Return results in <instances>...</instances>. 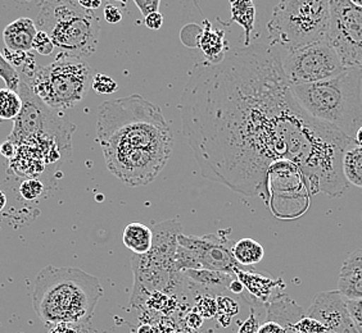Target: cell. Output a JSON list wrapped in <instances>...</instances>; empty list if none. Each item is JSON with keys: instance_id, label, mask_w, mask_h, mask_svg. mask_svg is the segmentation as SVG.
I'll use <instances>...</instances> for the list:
<instances>
[{"instance_id": "6da1fadb", "label": "cell", "mask_w": 362, "mask_h": 333, "mask_svg": "<svg viewBox=\"0 0 362 333\" xmlns=\"http://www.w3.org/2000/svg\"><path fill=\"white\" fill-rule=\"evenodd\" d=\"M180 113L203 177L238 194L262 196L267 169L279 160L300 166L311 195L337 198L349 188L341 163L355 140L296 103L276 47L252 44L217 64L195 63Z\"/></svg>"}, {"instance_id": "7a4b0ae2", "label": "cell", "mask_w": 362, "mask_h": 333, "mask_svg": "<svg viewBox=\"0 0 362 333\" xmlns=\"http://www.w3.org/2000/svg\"><path fill=\"white\" fill-rule=\"evenodd\" d=\"M97 140L108 171L132 188L153 182L174 149V132L160 107L139 94L99 107Z\"/></svg>"}, {"instance_id": "3957f363", "label": "cell", "mask_w": 362, "mask_h": 333, "mask_svg": "<svg viewBox=\"0 0 362 333\" xmlns=\"http://www.w3.org/2000/svg\"><path fill=\"white\" fill-rule=\"evenodd\" d=\"M103 287L95 276L80 268L48 265L37 273L33 291V308L49 326H90Z\"/></svg>"}, {"instance_id": "277c9868", "label": "cell", "mask_w": 362, "mask_h": 333, "mask_svg": "<svg viewBox=\"0 0 362 333\" xmlns=\"http://www.w3.org/2000/svg\"><path fill=\"white\" fill-rule=\"evenodd\" d=\"M289 90L308 116L355 140L362 127V70L347 68L334 78L293 85Z\"/></svg>"}, {"instance_id": "5b68a950", "label": "cell", "mask_w": 362, "mask_h": 333, "mask_svg": "<svg viewBox=\"0 0 362 333\" xmlns=\"http://www.w3.org/2000/svg\"><path fill=\"white\" fill-rule=\"evenodd\" d=\"M35 23L37 31L48 34L64 56L84 59L97 50L99 20L77 1H42Z\"/></svg>"}, {"instance_id": "8992f818", "label": "cell", "mask_w": 362, "mask_h": 333, "mask_svg": "<svg viewBox=\"0 0 362 333\" xmlns=\"http://www.w3.org/2000/svg\"><path fill=\"white\" fill-rule=\"evenodd\" d=\"M330 1L284 0L276 4L267 23L272 47L294 50L327 40Z\"/></svg>"}, {"instance_id": "52a82bcc", "label": "cell", "mask_w": 362, "mask_h": 333, "mask_svg": "<svg viewBox=\"0 0 362 333\" xmlns=\"http://www.w3.org/2000/svg\"><path fill=\"white\" fill-rule=\"evenodd\" d=\"M93 77V68L84 59L59 53L56 61L36 67L31 76L20 77V80L28 83L49 109L63 111L74 108L84 99Z\"/></svg>"}, {"instance_id": "ba28073f", "label": "cell", "mask_w": 362, "mask_h": 333, "mask_svg": "<svg viewBox=\"0 0 362 333\" xmlns=\"http://www.w3.org/2000/svg\"><path fill=\"white\" fill-rule=\"evenodd\" d=\"M262 199L281 219L303 214L310 204V191L300 166L289 160L272 163L266 174Z\"/></svg>"}, {"instance_id": "9c48e42d", "label": "cell", "mask_w": 362, "mask_h": 333, "mask_svg": "<svg viewBox=\"0 0 362 333\" xmlns=\"http://www.w3.org/2000/svg\"><path fill=\"white\" fill-rule=\"evenodd\" d=\"M280 52L281 68L289 86L327 81L347 70L327 40Z\"/></svg>"}, {"instance_id": "30bf717a", "label": "cell", "mask_w": 362, "mask_h": 333, "mask_svg": "<svg viewBox=\"0 0 362 333\" xmlns=\"http://www.w3.org/2000/svg\"><path fill=\"white\" fill-rule=\"evenodd\" d=\"M327 42L346 68L362 70V8L352 0L330 1Z\"/></svg>"}, {"instance_id": "8fae6325", "label": "cell", "mask_w": 362, "mask_h": 333, "mask_svg": "<svg viewBox=\"0 0 362 333\" xmlns=\"http://www.w3.org/2000/svg\"><path fill=\"white\" fill-rule=\"evenodd\" d=\"M177 243L193 253L199 270L235 276L238 270L242 268L233 257V243H230L228 235H225V231L206 236H185L181 234Z\"/></svg>"}, {"instance_id": "7c38bea8", "label": "cell", "mask_w": 362, "mask_h": 333, "mask_svg": "<svg viewBox=\"0 0 362 333\" xmlns=\"http://www.w3.org/2000/svg\"><path fill=\"white\" fill-rule=\"evenodd\" d=\"M307 317L319 320L330 333H360L347 308V298L338 290L320 292L307 310Z\"/></svg>"}, {"instance_id": "4fadbf2b", "label": "cell", "mask_w": 362, "mask_h": 333, "mask_svg": "<svg viewBox=\"0 0 362 333\" xmlns=\"http://www.w3.org/2000/svg\"><path fill=\"white\" fill-rule=\"evenodd\" d=\"M151 229L153 234V241L149 253L146 254V257L158 263L175 264L176 250L179 246L177 238L182 234V226L179 222V218L176 217L156 223Z\"/></svg>"}, {"instance_id": "5bb4252c", "label": "cell", "mask_w": 362, "mask_h": 333, "mask_svg": "<svg viewBox=\"0 0 362 333\" xmlns=\"http://www.w3.org/2000/svg\"><path fill=\"white\" fill-rule=\"evenodd\" d=\"M235 277L243 284L244 289L248 290L253 298L262 303H267L275 295L279 296L278 291L286 287L281 279H274L269 274L258 273V272L238 270Z\"/></svg>"}, {"instance_id": "9a60e30c", "label": "cell", "mask_w": 362, "mask_h": 333, "mask_svg": "<svg viewBox=\"0 0 362 333\" xmlns=\"http://www.w3.org/2000/svg\"><path fill=\"white\" fill-rule=\"evenodd\" d=\"M36 34L37 28L35 21L28 17H21L4 28L3 39L9 52L28 53L33 49Z\"/></svg>"}, {"instance_id": "2e32d148", "label": "cell", "mask_w": 362, "mask_h": 333, "mask_svg": "<svg viewBox=\"0 0 362 333\" xmlns=\"http://www.w3.org/2000/svg\"><path fill=\"white\" fill-rule=\"evenodd\" d=\"M184 277L197 286L207 295H221L229 292V286L235 276L223 272L209 271V270H188L182 272Z\"/></svg>"}, {"instance_id": "e0dca14e", "label": "cell", "mask_w": 362, "mask_h": 333, "mask_svg": "<svg viewBox=\"0 0 362 333\" xmlns=\"http://www.w3.org/2000/svg\"><path fill=\"white\" fill-rule=\"evenodd\" d=\"M198 47L202 49L206 61L214 64L223 62L228 54L226 52L229 50L228 42L225 40V32L212 28L209 20L203 21L202 31L198 39Z\"/></svg>"}, {"instance_id": "ac0fdd59", "label": "cell", "mask_w": 362, "mask_h": 333, "mask_svg": "<svg viewBox=\"0 0 362 333\" xmlns=\"http://www.w3.org/2000/svg\"><path fill=\"white\" fill-rule=\"evenodd\" d=\"M122 241L126 248L132 250L135 255H146L152 248L153 234L152 229L143 223H130L124 231Z\"/></svg>"}, {"instance_id": "d6986e66", "label": "cell", "mask_w": 362, "mask_h": 333, "mask_svg": "<svg viewBox=\"0 0 362 333\" xmlns=\"http://www.w3.org/2000/svg\"><path fill=\"white\" fill-rule=\"evenodd\" d=\"M338 291L347 300H361L362 268L344 262L338 279Z\"/></svg>"}, {"instance_id": "ffe728a7", "label": "cell", "mask_w": 362, "mask_h": 333, "mask_svg": "<svg viewBox=\"0 0 362 333\" xmlns=\"http://www.w3.org/2000/svg\"><path fill=\"white\" fill-rule=\"evenodd\" d=\"M231 21L244 30V45H252V34L256 25V6L253 1H231Z\"/></svg>"}, {"instance_id": "44dd1931", "label": "cell", "mask_w": 362, "mask_h": 333, "mask_svg": "<svg viewBox=\"0 0 362 333\" xmlns=\"http://www.w3.org/2000/svg\"><path fill=\"white\" fill-rule=\"evenodd\" d=\"M233 257L240 267H252L259 263L265 257V250L253 238H242L231 248Z\"/></svg>"}, {"instance_id": "7402d4cb", "label": "cell", "mask_w": 362, "mask_h": 333, "mask_svg": "<svg viewBox=\"0 0 362 333\" xmlns=\"http://www.w3.org/2000/svg\"><path fill=\"white\" fill-rule=\"evenodd\" d=\"M343 174L349 183L362 188V147L354 144L343 154Z\"/></svg>"}, {"instance_id": "603a6c76", "label": "cell", "mask_w": 362, "mask_h": 333, "mask_svg": "<svg viewBox=\"0 0 362 333\" xmlns=\"http://www.w3.org/2000/svg\"><path fill=\"white\" fill-rule=\"evenodd\" d=\"M21 97L18 92L9 89H0V119H16L22 111Z\"/></svg>"}, {"instance_id": "cb8c5ba5", "label": "cell", "mask_w": 362, "mask_h": 333, "mask_svg": "<svg viewBox=\"0 0 362 333\" xmlns=\"http://www.w3.org/2000/svg\"><path fill=\"white\" fill-rule=\"evenodd\" d=\"M0 78L6 83V86L9 90L18 92L20 87V75L11 63L8 62L7 58L0 53Z\"/></svg>"}, {"instance_id": "d4e9b609", "label": "cell", "mask_w": 362, "mask_h": 333, "mask_svg": "<svg viewBox=\"0 0 362 333\" xmlns=\"http://www.w3.org/2000/svg\"><path fill=\"white\" fill-rule=\"evenodd\" d=\"M91 87L97 94L105 95V94H113L119 89V85L111 77L105 76L103 73H97L93 77Z\"/></svg>"}, {"instance_id": "484cf974", "label": "cell", "mask_w": 362, "mask_h": 333, "mask_svg": "<svg viewBox=\"0 0 362 333\" xmlns=\"http://www.w3.org/2000/svg\"><path fill=\"white\" fill-rule=\"evenodd\" d=\"M294 331L297 333H327V328L321 325L319 320L310 318V317H302L294 326Z\"/></svg>"}, {"instance_id": "4316f807", "label": "cell", "mask_w": 362, "mask_h": 333, "mask_svg": "<svg viewBox=\"0 0 362 333\" xmlns=\"http://www.w3.org/2000/svg\"><path fill=\"white\" fill-rule=\"evenodd\" d=\"M20 193L26 200H36L44 194V185L40 181L30 178L22 182Z\"/></svg>"}, {"instance_id": "83f0119b", "label": "cell", "mask_w": 362, "mask_h": 333, "mask_svg": "<svg viewBox=\"0 0 362 333\" xmlns=\"http://www.w3.org/2000/svg\"><path fill=\"white\" fill-rule=\"evenodd\" d=\"M54 48L56 47L52 42V39L49 37L48 34H45L44 31H37L34 42H33V49L42 56H49L53 53Z\"/></svg>"}, {"instance_id": "f1b7e54d", "label": "cell", "mask_w": 362, "mask_h": 333, "mask_svg": "<svg viewBox=\"0 0 362 333\" xmlns=\"http://www.w3.org/2000/svg\"><path fill=\"white\" fill-rule=\"evenodd\" d=\"M217 312L223 313V317L229 318L239 312V306L231 298L228 296H218L216 298ZM230 320V318H229Z\"/></svg>"}, {"instance_id": "f546056e", "label": "cell", "mask_w": 362, "mask_h": 333, "mask_svg": "<svg viewBox=\"0 0 362 333\" xmlns=\"http://www.w3.org/2000/svg\"><path fill=\"white\" fill-rule=\"evenodd\" d=\"M347 308L357 329L362 332V298L361 300H347Z\"/></svg>"}, {"instance_id": "4dcf8cb0", "label": "cell", "mask_w": 362, "mask_h": 333, "mask_svg": "<svg viewBox=\"0 0 362 333\" xmlns=\"http://www.w3.org/2000/svg\"><path fill=\"white\" fill-rule=\"evenodd\" d=\"M135 6L139 8L140 12L144 16V18L149 14L158 12V8L160 6V0H135Z\"/></svg>"}, {"instance_id": "1f68e13d", "label": "cell", "mask_w": 362, "mask_h": 333, "mask_svg": "<svg viewBox=\"0 0 362 333\" xmlns=\"http://www.w3.org/2000/svg\"><path fill=\"white\" fill-rule=\"evenodd\" d=\"M105 21L108 22V23H119V22L122 21V17H124V9H121V8L116 7V6H113V4H105Z\"/></svg>"}, {"instance_id": "d6a6232c", "label": "cell", "mask_w": 362, "mask_h": 333, "mask_svg": "<svg viewBox=\"0 0 362 333\" xmlns=\"http://www.w3.org/2000/svg\"><path fill=\"white\" fill-rule=\"evenodd\" d=\"M198 308L206 317H212L217 313L216 300H212L211 296H203L198 303Z\"/></svg>"}, {"instance_id": "836d02e7", "label": "cell", "mask_w": 362, "mask_h": 333, "mask_svg": "<svg viewBox=\"0 0 362 333\" xmlns=\"http://www.w3.org/2000/svg\"><path fill=\"white\" fill-rule=\"evenodd\" d=\"M144 25L149 30H160L163 25V16L160 12H156V13L149 14L148 17L144 18Z\"/></svg>"}, {"instance_id": "e575fe53", "label": "cell", "mask_w": 362, "mask_h": 333, "mask_svg": "<svg viewBox=\"0 0 362 333\" xmlns=\"http://www.w3.org/2000/svg\"><path fill=\"white\" fill-rule=\"evenodd\" d=\"M257 333H286V327L281 326L278 322L267 320L262 326H259Z\"/></svg>"}, {"instance_id": "d590c367", "label": "cell", "mask_w": 362, "mask_h": 333, "mask_svg": "<svg viewBox=\"0 0 362 333\" xmlns=\"http://www.w3.org/2000/svg\"><path fill=\"white\" fill-rule=\"evenodd\" d=\"M85 327L74 326V325H56L50 327L48 333H83Z\"/></svg>"}, {"instance_id": "8d00e7d4", "label": "cell", "mask_w": 362, "mask_h": 333, "mask_svg": "<svg viewBox=\"0 0 362 333\" xmlns=\"http://www.w3.org/2000/svg\"><path fill=\"white\" fill-rule=\"evenodd\" d=\"M259 325H258L257 317L252 313L251 317L244 322L243 326L240 327L238 333H257Z\"/></svg>"}, {"instance_id": "74e56055", "label": "cell", "mask_w": 362, "mask_h": 333, "mask_svg": "<svg viewBox=\"0 0 362 333\" xmlns=\"http://www.w3.org/2000/svg\"><path fill=\"white\" fill-rule=\"evenodd\" d=\"M0 154L4 155L8 159H13L14 155H16V146H14L13 143L9 141V140L3 143L0 145Z\"/></svg>"}, {"instance_id": "f35d334b", "label": "cell", "mask_w": 362, "mask_h": 333, "mask_svg": "<svg viewBox=\"0 0 362 333\" xmlns=\"http://www.w3.org/2000/svg\"><path fill=\"white\" fill-rule=\"evenodd\" d=\"M78 6L85 9V11H90L94 12L97 11L98 8L102 6V1L100 0H77Z\"/></svg>"}, {"instance_id": "ab89813d", "label": "cell", "mask_w": 362, "mask_h": 333, "mask_svg": "<svg viewBox=\"0 0 362 333\" xmlns=\"http://www.w3.org/2000/svg\"><path fill=\"white\" fill-rule=\"evenodd\" d=\"M244 290V286L238 278H234L233 281H231V284H230L229 286V292H231V293H234V295H240V293H243Z\"/></svg>"}, {"instance_id": "60d3db41", "label": "cell", "mask_w": 362, "mask_h": 333, "mask_svg": "<svg viewBox=\"0 0 362 333\" xmlns=\"http://www.w3.org/2000/svg\"><path fill=\"white\" fill-rule=\"evenodd\" d=\"M187 322H188L189 326L192 327V328H194V329H197L198 327H201V325L203 323L202 317H201L198 313H192V314L189 315Z\"/></svg>"}, {"instance_id": "b9f144b4", "label": "cell", "mask_w": 362, "mask_h": 333, "mask_svg": "<svg viewBox=\"0 0 362 333\" xmlns=\"http://www.w3.org/2000/svg\"><path fill=\"white\" fill-rule=\"evenodd\" d=\"M6 205H7V195L0 190V212L6 208Z\"/></svg>"}, {"instance_id": "7bdbcfd3", "label": "cell", "mask_w": 362, "mask_h": 333, "mask_svg": "<svg viewBox=\"0 0 362 333\" xmlns=\"http://www.w3.org/2000/svg\"><path fill=\"white\" fill-rule=\"evenodd\" d=\"M355 141L357 145L362 147V127L358 130V131H357V133H356Z\"/></svg>"}, {"instance_id": "ee69618b", "label": "cell", "mask_w": 362, "mask_h": 333, "mask_svg": "<svg viewBox=\"0 0 362 333\" xmlns=\"http://www.w3.org/2000/svg\"><path fill=\"white\" fill-rule=\"evenodd\" d=\"M352 3L357 7L362 8V0H352Z\"/></svg>"}, {"instance_id": "f6af8a7d", "label": "cell", "mask_w": 362, "mask_h": 333, "mask_svg": "<svg viewBox=\"0 0 362 333\" xmlns=\"http://www.w3.org/2000/svg\"><path fill=\"white\" fill-rule=\"evenodd\" d=\"M360 333H362V332H360Z\"/></svg>"}]
</instances>
